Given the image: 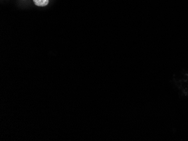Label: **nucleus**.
<instances>
[{
  "label": "nucleus",
  "instance_id": "f257e3e1",
  "mask_svg": "<svg viewBox=\"0 0 188 141\" xmlns=\"http://www.w3.org/2000/svg\"><path fill=\"white\" fill-rule=\"evenodd\" d=\"M33 2L36 6H45L49 4V0H33Z\"/></svg>",
  "mask_w": 188,
  "mask_h": 141
}]
</instances>
